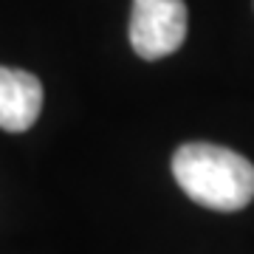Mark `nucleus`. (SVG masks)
Returning a JSON list of instances; mask_svg holds the SVG:
<instances>
[{"mask_svg": "<svg viewBox=\"0 0 254 254\" xmlns=\"http://www.w3.org/2000/svg\"><path fill=\"white\" fill-rule=\"evenodd\" d=\"M173 175L178 187L206 209L237 212L254 198V164L220 144H181L173 155Z\"/></svg>", "mask_w": 254, "mask_h": 254, "instance_id": "1", "label": "nucleus"}, {"mask_svg": "<svg viewBox=\"0 0 254 254\" xmlns=\"http://www.w3.org/2000/svg\"><path fill=\"white\" fill-rule=\"evenodd\" d=\"M43 82L34 73L0 65V130L23 133L40 119Z\"/></svg>", "mask_w": 254, "mask_h": 254, "instance_id": "3", "label": "nucleus"}, {"mask_svg": "<svg viewBox=\"0 0 254 254\" xmlns=\"http://www.w3.org/2000/svg\"><path fill=\"white\" fill-rule=\"evenodd\" d=\"M187 40V3L184 0H133L130 46L141 60L175 54Z\"/></svg>", "mask_w": 254, "mask_h": 254, "instance_id": "2", "label": "nucleus"}]
</instances>
